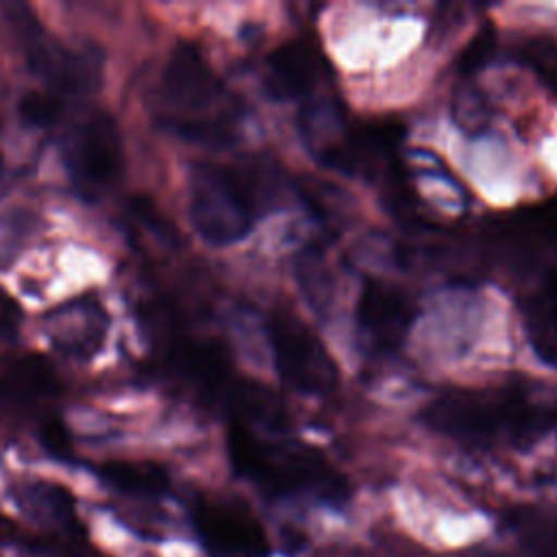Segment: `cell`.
Wrapping results in <instances>:
<instances>
[{
	"instance_id": "6da1fadb",
	"label": "cell",
	"mask_w": 557,
	"mask_h": 557,
	"mask_svg": "<svg viewBox=\"0 0 557 557\" xmlns=\"http://www.w3.org/2000/svg\"><path fill=\"white\" fill-rule=\"evenodd\" d=\"M226 448L233 470L270 498H309L331 507L348 500L346 476L318 448L274 440L239 422L228 426Z\"/></svg>"
},
{
	"instance_id": "7a4b0ae2",
	"label": "cell",
	"mask_w": 557,
	"mask_h": 557,
	"mask_svg": "<svg viewBox=\"0 0 557 557\" xmlns=\"http://www.w3.org/2000/svg\"><path fill=\"white\" fill-rule=\"evenodd\" d=\"M422 418L433 431L463 444H529L544 435L557 413L520 385L448 389L433 398Z\"/></svg>"
},
{
	"instance_id": "3957f363",
	"label": "cell",
	"mask_w": 557,
	"mask_h": 557,
	"mask_svg": "<svg viewBox=\"0 0 557 557\" xmlns=\"http://www.w3.org/2000/svg\"><path fill=\"white\" fill-rule=\"evenodd\" d=\"M161 120L183 139L220 150L235 141V111L226 104V91L202 57L181 41L170 52L157 89Z\"/></svg>"
},
{
	"instance_id": "277c9868",
	"label": "cell",
	"mask_w": 557,
	"mask_h": 557,
	"mask_svg": "<svg viewBox=\"0 0 557 557\" xmlns=\"http://www.w3.org/2000/svg\"><path fill=\"white\" fill-rule=\"evenodd\" d=\"M187 189L191 226L211 246L244 239L270 202V178L252 165L198 161Z\"/></svg>"
},
{
	"instance_id": "5b68a950",
	"label": "cell",
	"mask_w": 557,
	"mask_h": 557,
	"mask_svg": "<svg viewBox=\"0 0 557 557\" xmlns=\"http://www.w3.org/2000/svg\"><path fill=\"white\" fill-rule=\"evenodd\" d=\"M4 22L24 52L28 70L59 98H87L102 83L104 57L94 44L72 48L48 35L24 2L2 4Z\"/></svg>"
},
{
	"instance_id": "8992f818",
	"label": "cell",
	"mask_w": 557,
	"mask_h": 557,
	"mask_svg": "<svg viewBox=\"0 0 557 557\" xmlns=\"http://www.w3.org/2000/svg\"><path fill=\"white\" fill-rule=\"evenodd\" d=\"M61 157L72 187L85 200L107 194L124 168L122 135L115 120L102 109L85 111L65 131Z\"/></svg>"
},
{
	"instance_id": "52a82bcc",
	"label": "cell",
	"mask_w": 557,
	"mask_h": 557,
	"mask_svg": "<svg viewBox=\"0 0 557 557\" xmlns=\"http://www.w3.org/2000/svg\"><path fill=\"white\" fill-rule=\"evenodd\" d=\"M270 350L283 383L309 396H324L337 385V366L322 339L292 311L278 309L268 320Z\"/></svg>"
},
{
	"instance_id": "ba28073f",
	"label": "cell",
	"mask_w": 557,
	"mask_h": 557,
	"mask_svg": "<svg viewBox=\"0 0 557 557\" xmlns=\"http://www.w3.org/2000/svg\"><path fill=\"white\" fill-rule=\"evenodd\" d=\"M189 516L200 544L213 557H265L270 553L261 522L239 500L198 496Z\"/></svg>"
},
{
	"instance_id": "9c48e42d",
	"label": "cell",
	"mask_w": 557,
	"mask_h": 557,
	"mask_svg": "<svg viewBox=\"0 0 557 557\" xmlns=\"http://www.w3.org/2000/svg\"><path fill=\"white\" fill-rule=\"evenodd\" d=\"M331 81L333 67L313 33H300L268 54L263 85L276 100H302L307 104Z\"/></svg>"
},
{
	"instance_id": "30bf717a",
	"label": "cell",
	"mask_w": 557,
	"mask_h": 557,
	"mask_svg": "<svg viewBox=\"0 0 557 557\" xmlns=\"http://www.w3.org/2000/svg\"><path fill=\"white\" fill-rule=\"evenodd\" d=\"M357 329L376 352H394L403 346L416 322L413 296L385 278H366L357 296Z\"/></svg>"
},
{
	"instance_id": "8fae6325",
	"label": "cell",
	"mask_w": 557,
	"mask_h": 557,
	"mask_svg": "<svg viewBox=\"0 0 557 557\" xmlns=\"http://www.w3.org/2000/svg\"><path fill=\"white\" fill-rule=\"evenodd\" d=\"M15 503L20 509L44 527L50 535L87 537L83 522L78 520L74 496L59 483L28 481L15 487Z\"/></svg>"
},
{
	"instance_id": "7c38bea8",
	"label": "cell",
	"mask_w": 557,
	"mask_h": 557,
	"mask_svg": "<svg viewBox=\"0 0 557 557\" xmlns=\"http://www.w3.org/2000/svg\"><path fill=\"white\" fill-rule=\"evenodd\" d=\"M520 315L533 350L557 366V270H542L533 287L522 294Z\"/></svg>"
},
{
	"instance_id": "4fadbf2b",
	"label": "cell",
	"mask_w": 557,
	"mask_h": 557,
	"mask_svg": "<svg viewBox=\"0 0 557 557\" xmlns=\"http://www.w3.org/2000/svg\"><path fill=\"white\" fill-rule=\"evenodd\" d=\"M507 524L527 557H557V511L537 505H516Z\"/></svg>"
},
{
	"instance_id": "5bb4252c",
	"label": "cell",
	"mask_w": 557,
	"mask_h": 557,
	"mask_svg": "<svg viewBox=\"0 0 557 557\" xmlns=\"http://www.w3.org/2000/svg\"><path fill=\"white\" fill-rule=\"evenodd\" d=\"M100 476L113 490L135 498H159L170 490L168 472L154 461L113 459L102 463Z\"/></svg>"
},
{
	"instance_id": "9a60e30c",
	"label": "cell",
	"mask_w": 557,
	"mask_h": 557,
	"mask_svg": "<svg viewBox=\"0 0 557 557\" xmlns=\"http://www.w3.org/2000/svg\"><path fill=\"white\" fill-rule=\"evenodd\" d=\"M298 283L309 298L311 307L322 309L331 300V287H333V276L331 270L324 261V257L315 252H305L302 259L298 261Z\"/></svg>"
},
{
	"instance_id": "2e32d148",
	"label": "cell",
	"mask_w": 557,
	"mask_h": 557,
	"mask_svg": "<svg viewBox=\"0 0 557 557\" xmlns=\"http://www.w3.org/2000/svg\"><path fill=\"white\" fill-rule=\"evenodd\" d=\"M61 98L50 91H26L17 104L20 120L30 128L52 126L61 117Z\"/></svg>"
},
{
	"instance_id": "e0dca14e",
	"label": "cell",
	"mask_w": 557,
	"mask_h": 557,
	"mask_svg": "<svg viewBox=\"0 0 557 557\" xmlns=\"http://www.w3.org/2000/svg\"><path fill=\"white\" fill-rule=\"evenodd\" d=\"M494 41H496V33H494L490 26H485L481 33H476V35L468 41V46L463 48V52L459 54L457 72L463 74V76H468V74L476 72L479 67H483V65L490 61L492 52H494Z\"/></svg>"
},
{
	"instance_id": "ac0fdd59",
	"label": "cell",
	"mask_w": 557,
	"mask_h": 557,
	"mask_svg": "<svg viewBox=\"0 0 557 557\" xmlns=\"http://www.w3.org/2000/svg\"><path fill=\"white\" fill-rule=\"evenodd\" d=\"M131 213L137 218V222H141L152 235H157L159 239L172 242L176 237V231L172 228V224L159 213V209L154 207V202L146 196H135L131 200Z\"/></svg>"
},
{
	"instance_id": "d6986e66",
	"label": "cell",
	"mask_w": 557,
	"mask_h": 557,
	"mask_svg": "<svg viewBox=\"0 0 557 557\" xmlns=\"http://www.w3.org/2000/svg\"><path fill=\"white\" fill-rule=\"evenodd\" d=\"M39 440L57 457H67L72 450L70 433H67L65 424L57 418H50L39 426Z\"/></svg>"
},
{
	"instance_id": "ffe728a7",
	"label": "cell",
	"mask_w": 557,
	"mask_h": 557,
	"mask_svg": "<svg viewBox=\"0 0 557 557\" xmlns=\"http://www.w3.org/2000/svg\"><path fill=\"white\" fill-rule=\"evenodd\" d=\"M20 326V305L0 289V339H13Z\"/></svg>"
}]
</instances>
